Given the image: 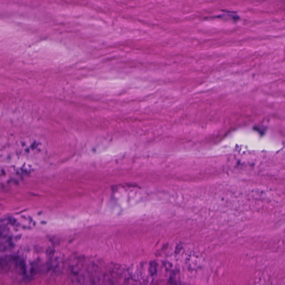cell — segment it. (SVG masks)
<instances>
[{"instance_id": "1", "label": "cell", "mask_w": 285, "mask_h": 285, "mask_svg": "<svg viewBox=\"0 0 285 285\" xmlns=\"http://www.w3.org/2000/svg\"><path fill=\"white\" fill-rule=\"evenodd\" d=\"M149 271L151 275H154L156 273V265L155 262H151L150 264Z\"/></svg>"}]
</instances>
